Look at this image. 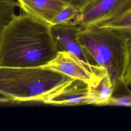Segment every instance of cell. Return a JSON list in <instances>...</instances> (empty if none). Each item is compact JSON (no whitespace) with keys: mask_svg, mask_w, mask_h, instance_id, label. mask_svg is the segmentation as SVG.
I'll use <instances>...</instances> for the list:
<instances>
[{"mask_svg":"<svg viewBox=\"0 0 131 131\" xmlns=\"http://www.w3.org/2000/svg\"><path fill=\"white\" fill-rule=\"evenodd\" d=\"M59 50L51 26L24 13L15 15L0 32V67H44Z\"/></svg>","mask_w":131,"mask_h":131,"instance_id":"cell-1","label":"cell"},{"mask_svg":"<svg viewBox=\"0 0 131 131\" xmlns=\"http://www.w3.org/2000/svg\"><path fill=\"white\" fill-rule=\"evenodd\" d=\"M73 79L44 67H0V95L8 97L17 103L42 102Z\"/></svg>","mask_w":131,"mask_h":131,"instance_id":"cell-2","label":"cell"},{"mask_svg":"<svg viewBox=\"0 0 131 131\" xmlns=\"http://www.w3.org/2000/svg\"><path fill=\"white\" fill-rule=\"evenodd\" d=\"M78 37L96 64L109 74L115 86L121 83L124 59L122 39L111 30L99 26L81 27Z\"/></svg>","mask_w":131,"mask_h":131,"instance_id":"cell-3","label":"cell"},{"mask_svg":"<svg viewBox=\"0 0 131 131\" xmlns=\"http://www.w3.org/2000/svg\"><path fill=\"white\" fill-rule=\"evenodd\" d=\"M81 26L73 23L51 25V30L59 51H66L76 58L91 75L96 76L103 70L92 63V58L81 45L78 33Z\"/></svg>","mask_w":131,"mask_h":131,"instance_id":"cell-4","label":"cell"},{"mask_svg":"<svg viewBox=\"0 0 131 131\" xmlns=\"http://www.w3.org/2000/svg\"><path fill=\"white\" fill-rule=\"evenodd\" d=\"M131 9V0H90L81 10L74 24L96 26Z\"/></svg>","mask_w":131,"mask_h":131,"instance_id":"cell-5","label":"cell"},{"mask_svg":"<svg viewBox=\"0 0 131 131\" xmlns=\"http://www.w3.org/2000/svg\"><path fill=\"white\" fill-rule=\"evenodd\" d=\"M89 83L74 78L60 89L49 95L42 102L58 106L89 104Z\"/></svg>","mask_w":131,"mask_h":131,"instance_id":"cell-6","label":"cell"},{"mask_svg":"<svg viewBox=\"0 0 131 131\" xmlns=\"http://www.w3.org/2000/svg\"><path fill=\"white\" fill-rule=\"evenodd\" d=\"M25 13L52 25L59 13L67 5L58 0H16Z\"/></svg>","mask_w":131,"mask_h":131,"instance_id":"cell-7","label":"cell"},{"mask_svg":"<svg viewBox=\"0 0 131 131\" xmlns=\"http://www.w3.org/2000/svg\"><path fill=\"white\" fill-rule=\"evenodd\" d=\"M44 67L88 83L97 76H94L89 73L76 58L66 51H58L56 56Z\"/></svg>","mask_w":131,"mask_h":131,"instance_id":"cell-8","label":"cell"},{"mask_svg":"<svg viewBox=\"0 0 131 131\" xmlns=\"http://www.w3.org/2000/svg\"><path fill=\"white\" fill-rule=\"evenodd\" d=\"M115 87L109 74L103 70L89 83V104L104 106L112 96Z\"/></svg>","mask_w":131,"mask_h":131,"instance_id":"cell-9","label":"cell"},{"mask_svg":"<svg viewBox=\"0 0 131 131\" xmlns=\"http://www.w3.org/2000/svg\"><path fill=\"white\" fill-rule=\"evenodd\" d=\"M111 30L122 40L131 39V10L96 26Z\"/></svg>","mask_w":131,"mask_h":131,"instance_id":"cell-10","label":"cell"},{"mask_svg":"<svg viewBox=\"0 0 131 131\" xmlns=\"http://www.w3.org/2000/svg\"><path fill=\"white\" fill-rule=\"evenodd\" d=\"M16 7H19L17 1L0 0V32L15 15L14 12Z\"/></svg>","mask_w":131,"mask_h":131,"instance_id":"cell-11","label":"cell"},{"mask_svg":"<svg viewBox=\"0 0 131 131\" xmlns=\"http://www.w3.org/2000/svg\"><path fill=\"white\" fill-rule=\"evenodd\" d=\"M123 41L124 59L121 83L128 86L131 85V39Z\"/></svg>","mask_w":131,"mask_h":131,"instance_id":"cell-12","label":"cell"},{"mask_svg":"<svg viewBox=\"0 0 131 131\" xmlns=\"http://www.w3.org/2000/svg\"><path fill=\"white\" fill-rule=\"evenodd\" d=\"M80 12V9L71 5H67L57 15L53 25L74 23L78 18Z\"/></svg>","mask_w":131,"mask_h":131,"instance_id":"cell-13","label":"cell"},{"mask_svg":"<svg viewBox=\"0 0 131 131\" xmlns=\"http://www.w3.org/2000/svg\"><path fill=\"white\" fill-rule=\"evenodd\" d=\"M104 106H131V94L119 97L112 96Z\"/></svg>","mask_w":131,"mask_h":131,"instance_id":"cell-14","label":"cell"},{"mask_svg":"<svg viewBox=\"0 0 131 131\" xmlns=\"http://www.w3.org/2000/svg\"><path fill=\"white\" fill-rule=\"evenodd\" d=\"M67 5H71L81 9L90 0H58Z\"/></svg>","mask_w":131,"mask_h":131,"instance_id":"cell-15","label":"cell"},{"mask_svg":"<svg viewBox=\"0 0 131 131\" xmlns=\"http://www.w3.org/2000/svg\"><path fill=\"white\" fill-rule=\"evenodd\" d=\"M17 103L14 100L3 96L0 95V105H11Z\"/></svg>","mask_w":131,"mask_h":131,"instance_id":"cell-16","label":"cell"},{"mask_svg":"<svg viewBox=\"0 0 131 131\" xmlns=\"http://www.w3.org/2000/svg\"><path fill=\"white\" fill-rule=\"evenodd\" d=\"M130 10H131V9H130Z\"/></svg>","mask_w":131,"mask_h":131,"instance_id":"cell-17","label":"cell"}]
</instances>
